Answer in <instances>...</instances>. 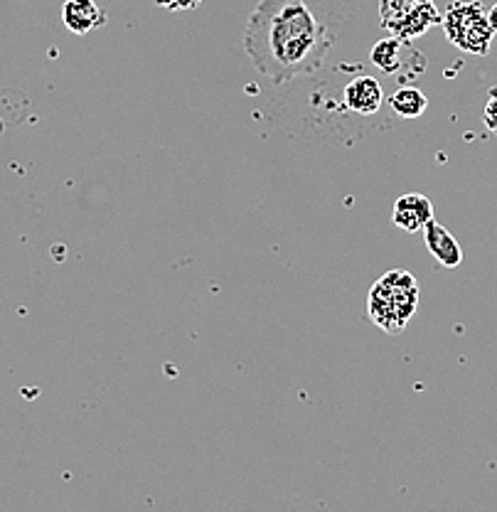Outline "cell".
Segmentation results:
<instances>
[{"label":"cell","instance_id":"obj_1","mask_svg":"<svg viewBox=\"0 0 497 512\" xmlns=\"http://www.w3.org/2000/svg\"><path fill=\"white\" fill-rule=\"evenodd\" d=\"M355 18V0H259L244 28V52L274 84L323 67Z\"/></svg>","mask_w":497,"mask_h":512},{"label":"cell","instance_id":"obj_2","mask_svg":"<svg viewBox=\"0 0 497 512\" xmlns=\"http://www.w3.org/2000/svg\"><path fill=\"white\" fill-rule=\"evenodd\" d=\"M419 298L421 288L409 271H387L367 293V318L384 333L399 335L414 318Z\"/></svg>","mask_w":497,"mask_h":512},{"label":"cell","instance_id":"obj_3","mask_svg":"<svg viewBox=\"0 0 497 512\" xmlns=\"http://www.w3.org/2000/svg\"><path fill=\"white\" fill-rule=\"evenodd\" d=\"M443 30L451 45L468 55L485 57L493 45L495 32L490 28L488 13L480 0H458L443 15Z\"/></svg>","mask_w":497,"mask_h":512},{"label":"cell","instance_id":"obj_4","mask_svg":"<svg viewBox=\"0 0 497 512\" xmlns=\"http://www.w3.org/2000/svg\"><path fill=\"white\" fill-rule=\"evenodd\" d=\"M370 62L384 74H404L409 72V64L424 69V57L414 50L411 40H402V37H384L377 45L372 47Z\"/></svg>","mask_w":497,"mask_h":512},{"label":"cell","instance_id":"obj_5","mask_svg":"<svg viewBox=\"0 0 497 512\" xmlns=\"http://www.w3.org/2000/svg\"><path fill=\"white\" fill-rule=\"evenodd\" d=\"M431 220H434V202L421 192H406L394 202L392 222L402 232H421Z\"/></svg>","mask_w":497,"mask_h":512},{"label":"cell","instance_id":"obj_6","mask_svg":"<svg viewBox=\"0 0 497 512\" xmlns=\"http://www.w3.org/2000/svg\"><path fill=\"white\" fill-rule=\"evenodd\" d=\"M342 104L360 116H374L384 104L382 84L374 77H370V74H367V77L365 74H362V77H355L352 82H347L345 89H342Z\"/></svg>","mask_w":497,"mask_h":512},{"label":"cell","instance_id":"obj_7","mask_svg":"<svg viewBox=\"0 0 497 512\" xmlns=\"http://www.w3.org/2000/svg\"><path fill=\"white\" fill-rule=\"evenodd\" d=\"M441 23L443 15L438 13L434 0H429V3L416 5L414 10H409V13L402 15L399 20L389 23L387 32L394 37H402V40H419V37H424L434 25Z\"/></svg>","mask_w":497,"mask_h":512},{"label":"cell","instance_id":"obj_8","mask_svg":"<svg viewBox=\"0 0 497 512\" xmlns=\"http://www.w3.org/2000/svg\"><path fill=\"white\" fill-rule=\"evenodd\" d=\"M421 232H424L426 249H429L431 256H434L438 264L446 266V269H456V266L463 264L461 244H458V239L453 237L443 224L431 220L424 229H421Z\"/></svg>","mask_w":497,"mask_h":512},{"label":"cell","instance_id":"obj_9","mask_svg":"<svg viewBox=\"0 0 497 512\" xmlns=\"http://www.w3.org/2000/svg\"><path fill=\"white\" fill-rule=\"evenodd\" d=\"M62 23L74 35H89L106 23V15L96 0H67L62 5Z\"/></svg>","mask_w":497,"mask_h":512},{"label":"cell","instance_id":"obj_10","mask_svg":"<svg viewBox=\"0 0 497 512\" xmlns=\"http://www.w3.org/2000/svg\"><path fill=\"white\" fill-rule=\"evenodd\" d=\"M389 106H392L394 114L402 116V119H419V116H424L426 109H429V99H426V94L421 92V89L402 87L392 94Z\"/></svg>","mask_w":497,"mask_h":512},{"label":"cell","instance_id":"obj_11","mask_svg":"<svg viewBox=\"0 0 497 512\" xmlns=\"http://www.w3.org/2000/svg\"><path fill=\"white\" fill-rule=\"evenodd\" d=\"M421 3H429V0H379V18H382V25L387 28L389 23L399 20Z\"/></svg>","mask_w":497,"mask_h":512},{"label":"cell","instance_id":"obj_12","mask_svg":"<svg viewBox=\"0 0 497 512\" xmlns=\"http://www.w3.org/2000/svg\"><path fill=\"white\" fill-rule=\"evenodd\" d=\"M160 8L173 10V13H187V10L200 8L202 0H156Z\"/></svg>","mask_w":497,"mask_h":512},{"label":"cell","instance_id":"obj_13","mask_svg":"<svg viewBox=\"0 0 497 512\" xmlns=\"http://www.w3.org/2000/svg\"><path fill=\"white\" fill-rule=\"evenodd\" d=\"M483 121H485V126L490 128V131L497 133V92H493V96L488 99V104H485Z\"/></svg>","mask_w":497,"mask_h":512},{"label":"cell","instance_id":"obj_14","mask_svg":"<svg viewBox=\"0 0 497 512\" xmlns=\"http://www.w3.org/2000/svg\"><path fill=\"white\" fill-rule=\"evenodd\" d=\"M488 20H490V28H493V32H497V3L488 10Z\"/></svg>","mask_w":497,"mask_h":512}]
</instances>
